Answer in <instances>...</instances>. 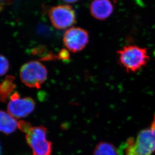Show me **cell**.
I'll use <instances>...</instances> for the list:
<instances>
[{
  "mask_svg": "<svg viewBox=\"0 0 155 155\" xmlns=\"http://www.w3.org/2000/svg\"><path fill=\"white\" fill-rule=\"evenodd\" d=\"M48 16L52 25L59 30L68 28L76 23L75 11L69 5L52 7L49 9Z\"/></svg>",
  "mask_w": 155,
  "mask_h": 155,
  "instance_id": "obj_5",
  "label": "cell"
},
{
  "mask_svg": "<svg viewBox=\"0 0 155 155\" xmlns=\"http://www.w3.org/2000/svg\"><path fill=\"white\" fill-rule=\"evenodd\" d=\"M15 80V77L9 75L7 76L0 83V102H6L10 98L16 87Z\"/></svg>",
  "mask_w": 155,
  "mask_h": 155,
  "instance_id": "obj_10",
  "label": "cell"
},
{
  "mask_svg": "<svg viewBox=\"0 0 155 155\" xmlns=\"http://www.w3.org/2000/svg\"><path fill=\"white\" fill-rule=\"evenodd\" d=\"M35 102L31 97H20L10 99L7 105L8 112L16 119L25 117L35 110Z\"/></svg>",
  "mask_w": 155,
  "mask_h": 155,
  "instance_id": "obj_7",
  "label": "cell"
},
{
  "mask_svg": "<svg viewBox=\"0 0 155 155\" xmlns=\"http://www.w3.org/2000/svg\"><path fill=\"white\" fill-rule=\"evenodd\" d=\"M9 68L10 64L7 58L4 55H0V77L7 73Z\"/></svg>",
  "mask_w": 155,
  "mask_h": 155,
  "instance_id": "obj_12",
  "label": "cell"
},
{
  "mask_svg": "<svg viewBox=\"0 0 155 155\" xmlns=\"http://www.w3.org/2000/svg\"><path fill=\"white\" fill-rule=\"evenodd\" d=\"M155 151V115L150 127L127 139L119 150L120 155H151Z\"/></svg>",
  "mask_w": 155,
  "mask_h": 155,
  "instance_id": "obj_1",
  "label": "cell"
},
{
  "mask_svg": "<svg viewBox=\"0 0 155 155\" xmlns=\"http://www.w3.org/2000/svg\"><path fill=\"white\" fill-rule=\"evenodd\" d=\"M114 9V5L110 0H94L90 7L91 15L99 20H105L108 18Z\"/></svg>",
  "mask_w": 155,
  "mask_h": 155,
  "instance_id": "obj_8",
  "label": "cell"
},
{
  "mask_svg": "<svg viewBox=\"0 0 155 155\" xmlns=\"http://www.w3.org/2000/svg\"><path fill=\"white\" fill-rule=\"evenodd\" d=\"M6 2L7 0H0V11L4 8L6 5Z\"/></svg>",
  "mask_w": 155,
  "mask_h": 155,
  "instance_id": "obj_15",
  "label": "cell"
},
{
  "mask_svg": "<svg viewBox=\"0 0 155 155\" xmlns=\"http://www.w3.org/2000/svg\"><path fill=\"white\" fill-rule=\"evenodd\" d=\"M48 130L44 126L33 127L26 134V140L33 155H51L52 143L47 139Z\"/></svg>",
  "mask_w": 155,
  "mask_h": 155,
  "instance_id": "obj_4",
  "label": "cell"
},
{
  "mask_svg": "<svg viewBox=\"0 0 155 155\" xmlns=\"http://www.w3.org/2000/svg\"><path fill=\"white\" fill-rule=\"evenodd\" d=\"M18 127V121L8 112L0 110V133L6 135L13 133Z\"/></svg>",
  "mask_w": 155,
  "mask_h": 155,
  "instance_id": "obj_9",
  "label": "cell"
},
{
  "mask_svg": "<svg viewBox=\"0 0 155 155\" xmlns=\"http://www.w3.org/2000/svg\"><path fill=\"white\" fill-rule=\"evenodd\" d=\"M69 54L66 49L61 50L58 54V58L62 60H67L69 58Z\"/></svg>",
  "mask_w": 155,
  "mask_h": 155,
  "instance_id": "obj_14",
  "label": "cell"
},
{
  "mask_svg": "<svg viewBox=\"0 0 155 155\" xmlns=\"http://www.w3.org/2000/svg\"><path fill=\"white\" fill-rule=\"evenodd\" d=\"M63 1L68 3H74L78 1L79 0H61Z\"/></svg>",
  "mask_w": 155,
  "mask_h": 155,
  "instance_id": "obj_16",
  "label": "cell"
},
{
  "mask_svg": "<svg viewBox=\"0 0 155 155\" xmlns=\"http://www.w3.org/2000/svg\"><path fill=\"white\" fill-rule=\"evenodd\" d=\"M33 127L29 122L21 120L18 121V128L23 133L27 134L31 130Z\"/></svg>",
  "mask_w": 155,
  "mask_h": 155,
  "instance_id": "obj_13",
  "label": "cell"
},
{
  "mask_svg": "<svg viewBox=\"0 0 155 155\" xmlns=\"http://www.w3.org/2000/svg\"><path fill=\"white\" fill-rule=\"evenodd\" d=\"M48 72L45 66L38 61H29L21 67L20 78L24 85L39 89L46 81Z\"/></svg>",
  "mask_w": 155,
  "mask_h": 155,
  "instance_id": "obj_3",
  "label": "cell"
},
{
  "mask_svg": "<svg viewBox=\"0 0 155 155\" xmlns=\"http://www.w3.org/2000/svg\"><path fill=\"white\" fill-rule=\"evenodd\" d=\"M93 155H120V153L112 143L101 142L96 146Z\"/></svg>",
  "mask_w": 155,
  "mask_h": 155,
  "instance_id": "obj_11",
  "label": "cell"
},
{
  "mask_svg": "<svg viewBox=\"0 0 155 155\" xmlns=\"http://www.w3.org/2000/svg\"><path fill=\"white\" fill-rule=\"evenodd\" d=\"M118 63L127 73H135L146 65L150 58L146 48L136 45L125 46L117 52Z\"/></svg>",
  "mask_w": 155,
  "mask_h": 155,
  "instance_id": "obj_2",
  "label": "cell"
},
{
  "mask_svg": "<svg viewBox=\"0 0 155 155\" xmlns=\"http://www.w3.org/2000/svg\"><path fill=\"white\" fill-rule=\"evenodd\" d=\"M1 153H2L1 145V143H0V155H1Z\"/></svg>",
  "mask_w": 155,
  "mask_h": 155,
  "instance_id": "obj_17",
  "label": "cell"
},
{
  "mask_svg": "<svg viewBox=\"0 0 155 155\" xmlns=\"http://www.w3.org/2000/svg\"><path fill=\"white\" fill-rule=\"evenodd\" d=\"M89 34L80 27H72L64 33L63 43L70 51L76 53L83 50L89 42Z\"/></svg>",
  "mask_w": 155,
  "mask_h": 155,
  "instance_id": "obj_6",
  "label": "cell"
}]
</instances>
